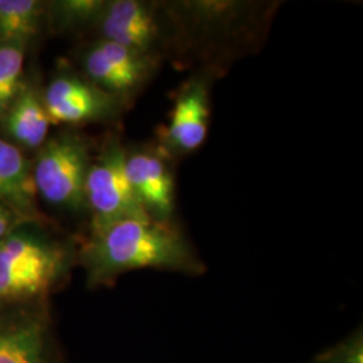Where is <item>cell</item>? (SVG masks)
Here are the masks:
<instances>
[{
    "instance_id": "obj_5",
    "label": "cell",
    "mask_w": 363,
    "mask_h": 363,
    "mask_svg": "<svg viewBox=\"0 0 363 363\" xmlns=\"http://www.w3.org/2000/svg\"><path fill=\"white\" fill-rule=\"evenodd\" d=\"M0 363H62L43 298L0 304Z\"/></svg>"
},
{
    "instance_id": "obj_7",
    "label": "cell",
    "mask_w": 363,
    "mask_h": 363,
    "mask_svg": "<svg viewBox=\"0 0 363 363\" xmlns=\"http://www.w3.org/2000/svg\"><path fill=\"white\" fill-rule=\"evenodd\" d=\"M96 25L101 38L160 58L164 25L157 6L140 0L106 1Z\"/></svg>"
},
{
    "instance_id": "obj_14",
    "label": "cell",
    "mask_w": 363,
    "mask_h": 363,
    "mask_svg": "<svg viewBox=\"0 0 363 363\" xmlns=\"http://www.w3.org/2000/svg\"><path fill=\"white\" fill-rule=\"evenodd\" d=\"M25 52V45H0V120L25 84L22 81Z\"/></svg>"
},
{
    "instance_id": "obj_6",
    "label": "cell",
    "mask_w": 363,
    "mask_h": 363,
    "mask_svg": "<svg viewBox=\"0 0 363 363\" xmlns=\"http://www.w3.org/2000/svg\"><path fill=\"white\" fill-rule=\"evenodd\" d=\"M159 62V57L99 39L84 54L82 69L86 79L124 104L152 79Z\"/></svg>"
},
{
    "instance_id": "obj_1",
    "label": "cell",
    "mask_w": 363,
    "mask_h": 363,
    "mask_svg": "<svg viewBox=\"0 0 363 363\" xmlns=\"http://www.w3.org/2000/svg\"><path fill=\"white\" fill-rule=\"evenodd\" d=\"M79 257L91 286L111 284L120 274L138 269L187 274L205 269L174 222L151 218L118 220L91 233Z\"/></svg>"
},
{
    "instance_id": "obj_16",
    "label": "cell",
    "mask_w": 363,
    "mask_h": 363,
    "mask_svg": "<svg viewBox=\"0 0 363 363\" xmlns=\"http://www.w3.org/2000/svg\"><path fill=\"white\" fill-rule=\"evenodd\" d=\"M319 362L363 363V342L361 333L339 343L331 350L325 351L319 358Z\"/></svg>"
},
{
    "instance_id": "obj_2",
    "label": "cell",
    "mask_w": 363,
    "mask_h": 363,
    "mask_svg": "<svg viewBox=\"0 0 363 363\" xmlns=\"http://www.w3.org/2000/svg\"><path fill=\"white\" fill-rule=\"evenodd\" d=\"M70 265L69 249L23 223L0 241V304L45 298Z\"/></svg>"
},
{
    "instance_id": "obj_11",
    "label": "cell",
    "mask_w": 363,
    "mask_h": 363,
    "mask_svg": "<svg viewBox=\"0 0 363 363\" xmlns=\"http://www.w3.org/2000/svg\"><path fill=\"white\" fill-rule=\"evenodd\" d=\"M0 124L10 143L26 150L40 148L48 140L52 125L42 96L27 84H23Z\"/></svg>"
},
{
    "instance_id": "obj_13",
    "label": "cell",
    "mask_w": 363,
    "mask_h": 363,
    "mask_svg": "<svg viewBox=\"0 0 363 363\" xmlns=\"http://www.w3.org/2000/svg\"><path fill=\"white\" fill-rule=\"evenodd\" d=\"M45 4L37 0H0V45H25L38 34Z\"/></svg>"
},
{
    "instance_id": "obj_17",
    "label": "cell",
    "mask_w": 363,
    "mask_h": 363,
    "mask_svg": "<svg viewBox=\"0 0 363 363\" xmlns=\"http://www.w3.org/2000/svg\"><path fill=\"white\" fill-rule=\"evenodd\" d=\"M28 220H25L22 216L15 213L13 208H9L3 202H0V241L16 229L18 226L27 223Z\"/></svg>"
},
{
    "instance_id": "obj_10",
    "label": "cell",
    "mask_w": 363,
    "mask_h": 363,
    "mask_svg": "<svg viewBox=\"0 0 363 363\" xmlns=\"http://www.w3.org/2000/svg\"><path fill=\"white\" fill-rule=\"evenodd\" d=\"M210 91L208 78H190L177 93L167 127L160 135V148L171 156L196 151L208 138Z\"/></svg>"
},
{
    "instance_id": "obj_4",
    "label": "cell",
    "mask_w": 363,
    "mask_h": 363,
    "mask_svg": "<svg viewBox=\"0 0 363 363\" xmlns=\"http://www.w3.org/2000/svg\"><path fill=\"white\" fill-rule=\"evenodd\" d=\"M127 150L117 140L91 159L85 182V208L91 211V233L118 220L150 218L139 205L125 172Z\"/></svg>"
},
{
    "instance_id": "obj_12",
    "label": "cell",
    "mask_w": 363,
    "mask_h": 363,
    "mask_svg": "<svg viewBox=\"0 0 363 363\" xmlns=\"http://www.w3.org/2000/svg\"><path fill=\"white\" fill-rule=\"evenodd\" d=\"M33 167L22 150L0 136V202L25 220L37 214Z\"/></svg>"
},
{
    "instance_id": "obj_9",
    "label": "cell",
    "mask_w": 363,
    "mask_h": 363,
    "mask_svg": "<svg viewBox=\"0 0 363 363\" xmlns=\"http://www.w3.org/2000/svg\"><path fill=\"white\" fill-rule=\"evenodd\" d=\"M169 156L157 147L127 151L125 172L139 205L151 220L174 222L175 182Z\"/></svg>"
},
{
    "instance_id": "obj_8",
    "label": "cell",
    "mask_w": 363,
    "mask_h": 363,
    "mask_svg": "<svg viewBox=\"0 0 363 363\" xmlns=\"http://www.w3.org/2000/svg\"><path fill=\"white\" fill-rule=\"evenodd\" d=\"M52 124H82L111 118L123 103L85 77L64 73L54 78L42 96Z\"/></svg>"
},
{
    "instance_id": "obj_3",
    "label": "cell",
    "mask_w": 363,
    "mask_h": 363,
    "mask_svg": "<svg viewBox=\"0 0 363 363\" xmlns=\"http://www.w3.org/2000/svg\"><path fill=\"white\" fill-rule=\"evenodd\" d=\"M91 163V145L76 132H62L39 148L33 179L48 203L79 213L85 208V182Z\"/></svg>"
},
{
    "instance_id": "obj_15",
    "label": "cell",
    "mask_w": 363,
    "mask_h": 363,
    "mask_svg": "<svg viewBox=\"0 0 363 363\" xmlns=\"http://www.w3.org/2000/svg\"><path fill=\"white\" fill-rule=\"evenodd\" d=\"M103 0H64L52 4L57 27L74 30L79 27L96 25L104 9Z\"/></svg>"
}]
</instances>
